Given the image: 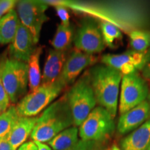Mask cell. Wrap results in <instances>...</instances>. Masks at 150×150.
Segmentation results:
<instances>
[{"instance_id": "1", "label": "cell", "mask_w": 150, "mask_h": 150, "mask_svg": "<svg viewBox=\"0 0 150 150\" xmlns=\"http://www.w3.org/2000/svg\"><path fill=\"white\" fill-rule=\"evenodd\" d=\"M46 4L62 6L93 18L99 19L129 33L142 27L145 23L144 11L133 3H91L77 1H42Z\"/></svg>"}, {"instance_id": "2", "label": "cell", "mask_w": 150, "mask_h": 150, "mask_svg": "<svg viewBox=\"0 0 150 150\" xmlns=\"http://www.w3.org/2000/svg\"><path fill=\"white\" fill-rule=\"evenodd\" d=\"M88 74L97 103L115 119L123 75L119 71L104 64L92 67Z\"/></svg>"}, {"instance_id": "3", "label": "cell", "mask_w": 150, "mask_h": 150, "mask_svg": "<svg viewBox=\"0 0 150 150\" xmlns=\"http://www.w3.org/2000/svg\"><path fill=\"white\" fill-rule=\"evenodd\" d=\"M73 125V119L66 94L52 103L38 117L36 125L31 134L33 141L50 142L61 131Z\"/></svg>"}, {"instance_id": "4", "label": "cell", "mask_w": 150, "mask_h": 150, "mask_svg": "<svg viewBox=\"0 0 150 150\" xmlns=\"http://www.w3.org/2000/svg\"><path fill=\"white\" fill-rule=\"evenodd\" d=\"M66 97L72 113L73 126L79 127L97 104L88 71L74 82L66 93Z\"/></svg>"}, {"instance_id": "5", "label": "cell", "mask_w": 150, "mask_h": 150, "mask_svg": "<svg viewBox=\"0 0 150 150\" xmlns=\"http://www.w3.org/2000/svg\"><path fill=\"white\" fill-rule=\"evenodd\" d=\"M1 80L10 102L15 104L25 96L29 86L27 63L4 56L0 61Z\"/></svg>"}, {"instance_id": "6", "label": "cell", "mask_w": 150, "mask_h": 150, "mask_svg": "<svg viewBox=\"0 0 150 150\" xmlns=\"http://www.w3.org/2000/svg\"><path fill=\"white\" fill-rule=\"evenodd\" d=\"M59 80L50 85H40L21 99L16 106L20 117H32L47 108L65 88Z\"/></svg>"}, {"instance_id": "7", "label": "cell", "mask_w": 150, "mask_h": 150, "mask_svg": "<svg viewBox=\"0 0 150 150\" xmlns=\"http://www.w3.org/2000/svg\"><path fill=\"white\" fill-rule=\"evenodd\" d=\"M114 120L104 108L95 107L79 127V136L81 140L104 143L115 131Z\"/></svg>"}, {"instance_id": "8", "label": "cell", "mask_w": 150, "mask_h": 150, "mask_svg": "<svg viewBox=\"0 0 150 150\" xmlns=\"http://www.w3.org/2000/svg\"><path fill=\"white\" fill-rule=\"evenodd\" d=\"M149 93L147 83L138 72L123 76L118 104L120 115L145 102Z\"/></svg>"}, {"instance_id": "9", "label": "cell", "mask_w": 150, "mask_h": 150, "mask_svg": "<svg viewBox=\"0 0 150 150\" xmlns=\"http://www.w3.org/2000/svg\"><path fill=\"white\" fill-rule=\"evenodd\" d=\"M48 5L42 1L22 0L17 2L16 11L20 23L31 32L37 44L40 39L42 24L48 21L45 11Z\"/></svg>"}, {"instance_id": "10", "label": "cell", "mask_w": 150, "mask_h": 150, "mask_svg": "<svg viewBox=\"0 0 150 150\" xmlns=\"http://www.w3.org/2000/svg\"><path fill=\"white\" fill-rule=\"evenodd\" d=\"M101 62L119 71L123 76L129 75L143 70L150 63V50L144 52L130 50L120 54H105Z\"/></svg>"}, {"instance_id": "11", "label": "cell", "mask_w": 150, "mask_h": 150, "mask_svg": "<svg viewBox=\"0 0 150 150\" xmlns=\"http://www.w3.org/2000/svg\"><path fill=\"white\" fill-rule=\"evenodd\" d=\"M73 42L75 49L91 55L100 53L105 49L100 28L91 20L84 22L80 26Z\"/></svg>"}, {"instance_id": "12", "label": "cell", "mask_w": 150, "mask_h": 150, "mask_svg": "<svg viewBox=\"0 0 150 150\" xmlns=\"http://www.w3.org/2000/svg\"><path fill=\"white\" fill-rule=\"evenodd\" d=\"M97 61V56L84 53L74 48L72 53L67 56L58 80L65 87L74 84L81 72L88 67L96 63Z\"/></svg>"}, {"instance_id": "13", "label": "cell", "mask_w": 150, "mask_h": 150, "mask_svg": "<svg viewBox=\"0 0 150 150\" xmlns=\"http://www.w3.org/2000/svg\"><path fill=\"white\" fill-rule=\"evenodd\" d=\"M35 45L32 34L20 23L14 39L9 47L11 58L27 63L35 50Z\"/></svg>"}, {"instance_id": "14", "label": "cell", "mask_w": 150, "mask_h": 150, "mask_svg": "<svg viewBox=\"0 0 150 150\" xmlns=\"http://www.w3.org/2000/svg\"><path fill=\"white\" fill-rule=\"evenodd\" d=\"M150 118V104L145 100L136 107L120 115L117 129L120 134H126L135 130Z\"/></svg>"}, {"instance_id": "15", "label": "cell", "mask_w": 150, "mask_h": 150, "mask_svg": "<svg viewBox=\"0 0 150 150\" xmlns=\"http://www.w3.org/2000/svg\"><path fill=\"white\" fill-rule=\"evenodd\" d=\"M66 52L50 50L47 57L40 85H50L59 79L67 58Z\"/></svg>"}, {"instance_id": "16", "label": "cell", "mask_w": 150, "mask_h": 150, "mask_svg": "<svg viewBox=\"0 0 150 150\" xmlns=\"http://www.w3.org/2000/svg\"><path fill=\"white\" fill-rule=\"evenodd\" d=\"M150 145V118L120 142L121 150H146Z\"/></svg>"}, {"instance_id": "17", "label": "cell", "mask_w": 150, "mask_h": 150, "mask_svg": "<svg viewBox=\"0 0 150 150\" xmlns=\"http://www.w3.org/2000/svg\"><path fill=\"white\" fill-rule=\"evenodd\" d=\"M38 117H19L9 136V142L11 150H18L26 140L34 129Z\"/></svg>"}, {"instance_id": "18", "label": "cell", "mask_w": 150, "mask_h": 150, "mask_svg": "<svg viewBox=\"0 0 150 150\" xmlns=\"http://www.w3.org/2000/svg\"><path fill=\"white\" fill-rule=\"evenodd\" d=\"M20 21L17 11L13 9L0 20V44L7 45L14 39Z\"/></svg>"}, {"instance_id": "19", "label": "cell", "mask_w": 150, "mask_h": 150, "mask_svg": "<svg viewBox=\"0 0 150 150\" xmlns=\"http://www.w3.org/2000/svg\"><path fill=\"white\" fill-rule=\"evenodd\" d=\"M79 137L78 127L72 126L56 135L48 144L53 150H66L79 141Z\"/></svg>"}, {"instance_id": "20", "label": "cell", "mask_w": 150, "mask_h": 150, "mask_svg": "<svg viewBox=\"0 0 150 150\" xmlns=\"http://www.w3.org/2000/svg\"><path fill=\"white\" fill-rule=\"evenodd\" d=\"M42 47H38L31 56L28 61V76L30 93L35 91L41 84L42 74L40 68V58L42 53Z\"/></svg>"}, {"instance_id": "21", "label": "cell", "mask_w": 150, "mask_h": 150, "mask_svg": "<svg viewBox=\"0 0 150 150\" xmlns=\"http://www.w3.org/2000/svg\"><path fill=\"white\" fill-rule=\"evenodd\" d=\"M74 40V31L71 24H60L52 41L54 50L66 52Z\"/></svg>"}, {"instance_id": "22", "label": "cell", "mask_w": 150, "mask_h": 150, "mask_svg": "<svg viewBox=\"0 0 150 150\" xmlns=\"http://www.w3.org/2000/svg\"><path fill=\"white\" fill-rule=\"evenodd\" d=\"M19 117L15 106H11L5 112L0 114V142L8 139Z\"/></svg>"}, {"instance_id": "23", "label": "cell", "mask_w": 150, "mask_h": 150, "mask_svg": "<svg viewBox=\"0 0 150 150\" xmlns=\"http://www.w3.org/2000/svg\"><path fill=\"white\" fill-rule=\"evenodd\" d=\"M130 45L133 50L144 52L149 50L150 31L136 29L129 33Z\"/></svg>"}, {"instance_id": "24", "label": "cell", "mask_w": 150, "mask_h": 150, "mask_svg": "<svg viewBox=\"0 0 150 150\" xmlns=\"http://www.w3.org/2000/svg\"><path fill=\"white\" fill-rule=\"evenodd\" d=\"M99 28L102 32L105 46H107L109 48L115 47V42L121 40L122 38V31L113 24L101 22Z\"/></svg>"}, {"instance_id": "25", "label": "cell", "mask_w": 150, "mask_h": 150, "mask_svg": "<svg viewBox=\"0 0 150 150\" xmlns=\"http://www.w3.org/2000/svg\"><path fill=\"white\" fill-rule=\"evenodd\" d=\"M102 142H98L93 141V140H79V141L66 150H94L100 145H103Z\"/></svg>"}, {"instance_id": "26", "label": "cell", "mask_w": 150, "mask_h": 150, "mask_svg": "<svg viewBox=\"0 0 150 150\" xmlns=\"http://www.w3.org/2000/svg\"><path fill=\"white\" fill-rule=\"evenodd\" d=\"M10 99L4 87L1 80V67L0 66V114L5 112L10 107Z\"/></svg>"}, {"instance_id": "27", "label": "cell", "mask_w": 150, "mask_h": 150, "mask_svg": "<svg viewBox=\"0 0 150 150\" xmlns=\"http://www.w3.org/2000/svg\"><path fill=\"white\" fill-rule=\"evenodd\" d=\"M17 2L16 0H0V20L9 11L14 9Z\"/></svg>"}, {"instance_id": "28", "label": "cell", "mask_w": 150, "mask_h": 150, "mask_svg": "<svg viewBox=\"0 0 150 150\" xmlns=\"http://www.w3.org/2000/svg\"><path fill=\"white\" fill-rule=\"evenodd\" d=\"M55 9L58 16L61 20V24H70V15L68 11L64 6H55Z\"/></svg>"}, {"instance_id": "29", "label": "cell", "mask_w": 150, "mask_h": 150, "mask_svg": "<svg viewBox=\"0 0 150 150\" xmlns=\"http://www.w3.org/2000/svg\"><path fill=\"white\" fill-rule=\"evenodd\" d=\"M18 150H38V147L34 141H28L22 144Z\"/></svg>"}, {"instance_id": "30", "label": "cell", "mask_w": 150, "mask_h": 150, "mask_svg": "<svg viewBox=\"0 0 150 150\" xmlns=\"http://www.w3.org/2000/svg\"><path fill=\"white\" fill-rule=\"evenodd\" d=\"M0 150H11V147L8 139L0 142Z\"/></svg>"}, {"instance_id": "31", "label": "cell", "mask_w": 150, "mask_h": 150, "mask_svg": "<svg viewBox=\"0 0 150 150\" xmlns=\"http://www.w3.org/2000/svg\"><path fill=\"white\" fill-rule=\"evenodd\" d=\"M142 74L145 78L150 81V63L146 65L142 70Z\"/></svg>"}, {"instance_id": "32", "label": "cell", "mask_w": 150, "mask_h": 150, "mask_svg": "<svg viewBox=\"0 0 150 150\" xmlns=\"http://www.w3.org/2000/svg\"><path fill=\"white\" fill-rule=\"evenodd\" d=\"M38 147V150H52V148L46 144L38 141H34Z\"/></svg>"}, {"instance_id": "33", "label": "cell", "mask_w": 150, "mask_h": 150, "mask_svg": "<svg viewBox=\"0 0 150 150\" xmlns=\"http://www.w3.org/2000/svg\"><path fill=\"white\" fill-rule=\"evenodd\" d=\"M94 150H110V148H108L107 147H105L104 145V144L102 145H100L99 147H97L96 149H94Z\"/></svg>"}, {"instance_id": "34", "label": "cell", "mask_w": 150, "mask_h": 150, "mask_svg": "<svg viewBox=\"0 0 150 150\" xmlns=\"http://www.w3.org/2000/svg\"><path fill=\"white\" fill-rule=\"evenodd\" d=\"M110 150H121V149H120V148L118 147L117 145H114L112 146L111 148H110Z\"/></svg>"}, {"instance_id": "35", "label": "cell", "mask_w": 150, "mask_h": 150, "mask_svg": "<svg viewBox=\"0 0 150 150\" xmlns=\"http://www.w3.org/2000/svg\"><path fill=\"white\" fill-rule=\"evenodd\" d=\"M148 99H149V101H148V102H149V104H150V92H149V95H148Z\"/></svg>"}, {"instance_id": "36", "label": "cell", "mask_w": 150, "mask_h": 150, "mask_svg": "<svg viewBox=\"0 0 150 150\" xmlns=\"http://www.w3.org/2000/svg\"><path fill=\"white\" fill-rule=\"evenodd\" d=\"M146 150H150V145H149V147H147V149H146Z\"/></svg>"}]
</instances>
